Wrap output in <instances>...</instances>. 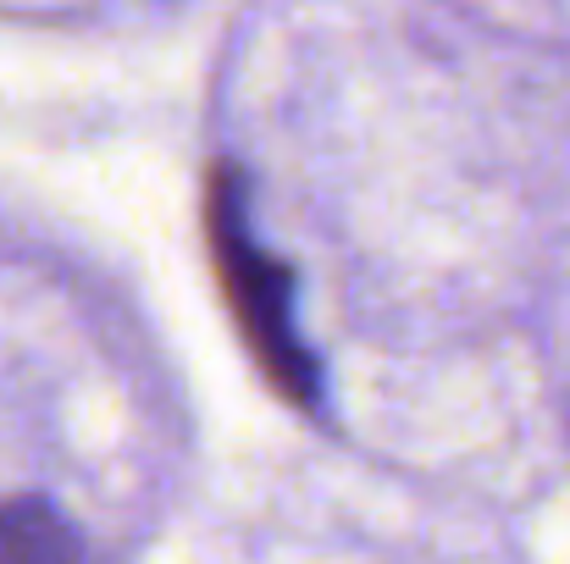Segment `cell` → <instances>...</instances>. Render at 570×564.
I'll return each instance as SVG.
<instances>
[{
    "mask_svg": "<svg viewBox=\"0 0 570 564\" xmlns=\"http://www.w3.org/2000/svg\"><path fill=\"white\" fill-rule=\"evenodd\" d=\"M0 564H89V548L45 498H0Z\"/></svg>",
    "mask_w": 570,
    "mask_h": 564,
    "instance_id": "1",
    "label": "cell"
}]
</instances>
